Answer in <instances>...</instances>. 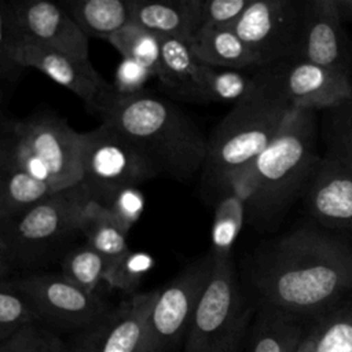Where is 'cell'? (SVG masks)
<instances>
[{"label":"cell","instance_id":"6da1fadb","mask_svg":"<svg viewBox=\"0 0 352 352\" xmlns=\"http://www.w3.org/2000/svg\"><path fill=\"white\" fill-rule=\"evenodd\" d=\"M243 278L258 305L311 320L352 294V241L324 228H294L260 245Z\"/></svg>","mask_w":352,"mask_h":352},{"label":"cell","instance_id":"7a4b0ae2","mask_svg":"<svg viewBox=\"0 0 352 352\" xmlns=\"http://www.w3.org/2000/svg\"><path fill=\"white\" fill-rule=\"evenodd\" d=\"M100 117L136 144L158 176L186 182L205 165L208 138L169 99L146 92L117 98Z\"/></svg>","mask_w":352,"mask_h":352},{"label":"cell","instance_id":"3957f363","mask_svg":"<svg viewBox=\"0 0 352 352\" xmlns=\"http://www.w3.org/2000/svg\"><path fill=\"white\" fill-rule=\"evenodd\" d=\"M316 113L292 110L272 142L250 164L254 190L246 221L257 230L279 224L314 176L320 155L316 150Z\"/></svg>","mask_w":352,"mask_h":352},{"label":"cell","instance_id":"277c9868","mask_svg":"<svg viewBox=\"0 0 352 352\" xmlns=\"http://www.w3.org/2000/svg\"><path fill=\"white\" fill-rule=\"evenodd\" d=\"M292 110L272 70L261 67L254 91L234 104L208 138L202 187L216 195L234 170L252 164L272 142Z\"/></svg>","mask_w":352,"mask_h":352},{"label":"cell","instance_id":"5b68a950","mask_svg":"<svg viewBox=\"0 0 352 352\" xmlns=\"http://www.w3.org/2000/svg\"><path fill=\"white\" fill-rule=\"evenodd\" d=\"M81 132L54 114L0 121V172L18 173L55 191L80 183Z\"/></svg>","mask_w":352,"mask_h":352},{"label":"cell","instance_id":"8992f818","mask_svg":"<svg viewBox=\"0 0 352 352\" xmlns=\"http://www.w3.org/2000/svg\"><path fill=\"white\" fill-rule=\"evenodd\" d=\"M89 191L81 184L59 190L25 212L0 220V249L15 272L38 271L62 260L80 234Z\"/></svg>","mask_w":352,"mask_h":352},{"label":"cell","instance_id":"52a82bcc","mask_svg":"<svg viewBox=\"0 0 352 352\" xmlns=\"http://www.w3.org/2000/svg\"><path fill=\"white\" fill-rule=\"evenodd\" d=\"M253 309L234 258H213L210 276L184 338V352H239Z\"/></svg>","mask_w":352,"mask_h":352},{"label":"cell","instance_id":"ba28073f","mask_svg":"<svg viewBox=\"0 0 352 352\" xmlns=\"http://www.w3.org/2000/svg\"><path fill=\"white\" fill-rule=\"evenodd\" d=\"M158 177L157 172L124 133L102 121L92 131L81 132L80 183L89 191L91 199L124 188L138 187Z\"/></svg>","mask_w":352,"mask_h":352},{"label":"cell","instance_id":"9c48e42d","mask_svg":"<svg viewBox=\"0 0 352 352\" xmlns=\"http://www.w3.org/2000/svg\"><path fill=\"white\" fill-rule=\"evenodd\" d=\"M212 268L213 256L208 252L157 289L138 352H170L186 338Z\"/></svg>","mask_w":352,"mask_h":352},{"label":"cell","instance_id":"30bf717a","mask_svg":"<svg viewBox=\"0 0 352 352\" xmlns=\"http://www.w3.org/2000/svg\"><path fill=\"white\" fill-rule=\"evenodd\" d=\"M12 280L30 300L40 322L60 329H89L111 309L99 294L82 290L60 272H25Z\"/></svg>","mask_w":352,"mask_h":352},{"label":"cell","instance_id":"8fae6325","mask_svg":"<svg viewBox=\"0 0 352 352\" xmlns=\"http://www.w3.org/2000/svg\"><path fill=\"white\" fill-rule=\"evenodd\" d=\"M304 1L250 0L232 30L258 58L263 67L296 56Z\"/></svg>","mask_w":352,"mask_h":352},{"label":"cell","instance_id":"7c38bea8","mask_svg":"<svg viewBox=\"0 0 352 352\" xmlns=\"http://www.w3.org/2000/svg\"><path fill=\"white\" fill-rule=\"evenodd\" d=\"M11 58L22 69H36L73 92L99 116L117 99L113 84L96 72L89 59L76 58L28 40H21L12 48Z\"/></svg>","mask_w":352,"mask_h":352},{"label":"cell","instance_id":"4fadbf2b","mask_svg":"<svg viewBox=\"0 0 352 352\" xmlns=\"http://www.w3.org/2000/svg\"><path fill=\"white\" fill-rule=\"evenodd\" d=\"M268 67L293 110L326 111L352 96V77L341 72L301 59Z\"/></svg>","mask_w":352,"mask_h":352},{"label":"cell","instance_id":"5bb4252c","mask_svg":"<svg viewBox=\"0 0 352 352\" xmlns=\"http://www.w3.org/2000/svg\"><path fill=\"white\" fill-rule=\"evenodd\" d=\"M294 59L307 60L352 77V41L333 0H304Z\"/></svg>","mask_w":352,"mask_h":352},{"label":"cell","instance_id":"9a60e30c","mask_svg":"<svg viewBox=\"0 0 352 352\" xmlns=\"http://www.w3.org/2000/svg\"><path fill=\"white\" fill-rule=\"evenodd\" d=\"M10 7L22 40L89 59V38L60 3L21 0L11 1Z\"/></svg>","mask_w":352,"mask_h":352},{"label":"cell","instance_id":"2e32d148","mask_svg":"<svg viewBox=\"0 0 352 352\" xmlns=\"http://www.w3.org/2000/svg\"><path fill=\"white\" fill-rule=\"evenodd\" d=\"M302 201L308 214L324 230L352 236V169L322 155Z\"/></svg>","mask_w":352,"mask_h":352},{"label":"cell","instance_id":"e0dca14e","mask_svg":"<svg viewBox=\"0 0 352 352\" xmlns=\"http://www.w3.org/2000/svg\"><path fill=\"white\" fill-rule=\"evenodd\" d=\"M157 289L129 296L72 344L74 352H138Z\"/></svg>","mask_w":352,"mask_h":352},{"label":"cell","instance_id":"ac0fdd59","mask_svg":"<svg viewBox=\"0 0 352 352\" xmlns=\"http://www.w3.org/2000/svg\"><path fill=\"white\" fill-rule=\"evenodd\" d=\"M254 190L250 164L234 170L214 195L210 253L214 260L232 258V248L246 221L248 204Z\"/></svg>","mask_w":352,"mask_h":352},{"label":"cell","instance_id":"d6986e66","mask_svg":"<svg viewBox=\"0 0 352 352\" xmlns=\"http://www.w3.org/2000/svg\"><path fill=\"white\" fill-rule=\"evenodd\" d=\"M202 0H131L132 22L158 34L190 41L201 28Z\"/></svg>","mask_w":352,"mask_h":352},{"label":"cell","instance_id":"ffe728a7","mask_svg":"<svg viewBox=\"0 0 352 352\" xmlns=\"http://www.w3.org/2000/svg\"><path fill=\"white\" fill-rule=\"evenodd\" d=\"M162 63L160 82L173 96L194 102L206 103L205 99V70L202 63L191 51L188 41L175 37H161Z\"/></svg>","mask_w":352,"mask_h":352},{"label":"cell","instance_id":"44dd1931","mask_svg":"<svg viewBox=\"0 0 352 352\" xmlns=\"http://www.w3.org/2000/svg\"><path fill=\"white\" fill-rule=\"evenodd\" d=\"M194 55L217 69L257 70L261 62L231 28H201L188 41Z\"/></svg>","mask_w":352,"mask_h":352},{"label":"cell","instance_id":"7402d4cb","mask_svg":"<svg viewBox=\"0 0 352 352\" xmlns=\"http://www.w3.org/2000/svg\"><path fill=\"white\" fill-rule=\"evenodd\" d=\"M308 320L270 305H258L250 338V352H296Z\"/></svg>","mask_w":352,"mask_h":352},{"label":"cell","instance_id":"603a6c76","mask_svg":"<svg viewBox=\"0 0 352 352\" xmlns=\"http://www.w3.org/2000/svg\"><path fill=\"white\" fill-rule=\"evenodd\" d=\"M60 6L84 34L107 38L132 22L131 0H66Z\"/></svg>","mask_w":352,"mask_h":352},{"label":"cell","instance_id":"cb8c5ba5","mask_svg":"<svg viewBox=\"0 0 352 352\" xmlns=\"http://www.w3.org/2000/svg\"><path fill=\"white\" fill-rule=\"evenodd\" d=\"M80 234L84 242L100 253L110 265L131 250L126 241L128 234L109 210L94 199H89L82 209Z\"/></svg>","mask_w":352,"mask_h":352},{"label":"cell","instance_id":"d4e9b609","mask_svg":"<svg viewBox=\"0 0 352 352\" xmlns=\"http://www.w3.org/2000/svg\"><path fill=\"white\" fill-rule=\"evenodd\" d=\"M315 352H352V294L309 322Z\"/></svg>","mask_w":352,"mask_h":352},{"label":"cell","instance_id":"484cf974","mask_svg":"<svg viewBox=\"0 0 352 352\" xmlns=\"http://www.w3.org/2000/svg\"><path fill=\"white\" fill-rule=\"evenodd\" d=\"M122 58L133 59L144 65L158 78L162 63V40L158 34L129 22L117 33L107 38Z\"/></svg>","mask_w":352,"mask_h":352},{"label":"cell","instance_id":"4316f807","mask_svg":"<svg viewBox=\"0 0 352 352\" xmlns=\"http://www.w3.org/2000/svg\"><path fill=\"white\" fill-rule=\"evenodd\" d=\"M109 267V261L85 242L73 246L60 260V274L92 294H98L99 285L104 283Z\"/></svg>","mask_w":352,"mask_h":352},{"label":"cell","instance_id":"83f0119b","mask_svg":"<svg viewBox=\"0 0 352 352\" xmlns=\"http://www.w3.org/2000/svg\"><path fill=\"white\" fill-rule=\"evenodd\" d=\"M260 69L253 73L234 69H217L206 66L205 70V99L206 103L220 102L236 104L257 87Z\"/></svg>","mask_w":352,"mask_h":352},{"label":"cell","instance_id":"f1b7e54d","mask_svg":"<svg viewBox=\"0 0 352 352\" xmlns=\"http://www.w3.org/2000/svg\"><path fill=\"white\" fill-rule=\"evenodd\" d=\"M323 138L326 143L324 155L352 169V96L324 111Z\"/></svg>","mask_w":352,"mask_h":352},{"label":"cell","instance_id":"f546056e","mask_svg":"<svg viewBox=\"0 0 352 352\" xmlns=\"http://www.w3.org/2000/svg\"><path fill=\"white\" fill-rule=\"evenodd\" d=\"M40 322L38 315L26 294L12 278L0 282V344L11 338L29 323Z\"/></svg>","mask_w":352,"mask_h":352},{"label":"cell","instance_id":"4dcf8cb0","mask_svg":"<svg viewBox=\"0 0 352 352\" xmlns=\"http://www.w3.org/2000/svg\"><path fill=\"white\" fill-rule=\"evenodd\" d=\"M154 257L143 250H129L109 267L104 283L111 290L133 296L143 278L153 270Z\"/></svg>","mask_w":352,"mask_h":352},{"label":"cell","instance_id":"1f68e13d","mask_svg":"<svg viewBox=\"0 0 352 352\" xmlns=\"http://www.w3.org/2000/svg\"><path fill=\"white\" fill-rule=\"evenodd\" d=\"M3 352H74L72 345L62 341L40 322L29 323L1 344Z\"/></svg>","mask_w":352,"mask_h":352},{"label":"cell","instance_id":"d6a6232c","mask_svg":"<svg viewBox=\"0 0 352 352\" xmlns=\"http://www.w3.org/2000/svg\"><path fill=\"white\" fill-rule=\"evenodd\" d=\"M96 202L109 210L113 219L126 234L139 221L146 206L144 195L138 187H124L116 190Z\"/></svg>","mask_w":352,"mask_h":352},{"label":"cell","instance_id":"836d02e7","mask_svg":"<svg viewBox=\"0 0 352 352\" xmlns=\"http://www.w3.org/2000/svg\"><path fill=\"white\" fill-rule=\"evenodd\" d=\"M22 40L10 3L0 1V80L16 77L22 70L11 58L12 48Z\"/></svg>","mask_w":352,"mask_h":352},{"label":"cell","instance_id":"e575fe53","mask_svg":"<svg viewBox=\"0 0 352 352\" xmlns=\"http://www.w3.org/2000/svg\"><path fill=\"white\" fill-rule=\"evenodd\" d=\"M151 78L154 76L144 65L129 58H122L116 69L111 84L117 98H131L143 94L146 82Z\"/></svg>","mask_w":352,"mask_h":352},{"label":"cell","instance_id":"d590c367","mask_svg":"<svg viewBox=\"0 0 352 352\" xmlns=\"http://www.w3.org/2000/svg\"><path fill=\"white\" fill-rule=\"evenodd\" d=\"M249 1L250 0H202L201 28H232Z\"/></svg>","mask_w":352,"mask_h":352},{"label":"cell","instance_id":"8d00e7d4","mask_svg":"<svg viewBox=\"0 0 352 352\" xmlns=\"http://www.w3.org/2000/svg\"><path fill=\"white\" fill-rule=\"evenodd\" d=\"M333 4L342 23H352V0H333Z\"/></svg>","mask_w":352,"mask_h":352},{"label":"cell","instance_id":"74e56055","mask_svg":"<svg viewBox=\"0 0 352 352\" xmlns=\"http://www.w3.org/2000/svg\"><path fill=\"white\" fill-rule=\"evenodd\" d=\"M15 274L16 272H15L12 264L10 263V260L7 258L4 252L0 249V282L15 276Z\"/></svg>","mask_w":352,"mask_h":352},{"label":"cell","instance_id":"f35d334b","mask_svg":"<svg viewBox=\"0 0 352 352\" xmlns=\"http://www.w3.org/2000/svg\"><path fill=\"white\" fill-rule=\"evenodd\" d=\"M296 352H315V334L309 326L307 327L305 336H304L302 341L300 342Z\"/></svg>","mask_w":352,"mask_h":352},{"label":"cell","instance_id":"ab89813d","mask_svg":"<svg viewBox=\"0 0 352 352\" xmlns=\"http://www.w3.org/2000/svg\"><path fill=\"white\" fill-rule=\"evenodd\" d=\"M3 100H4V98H3V88H1V80H0V121L6 117L3 114Z\"/></svg>","mask_w":352,"mask_h":352},{"label":"cell","instance_id":"60d3db41","mask_svg":"<svg viewBox=\"0 0 352 352\" xmlns=\"http://www.w3.org/2000/svg\"><path fill=\"white\" fill-rule=\"evenodd\" d=\"M0 352H3V348H1V344H0Z\"/></svg>","mask_w":352,"mask_h":352}]
</instances>
